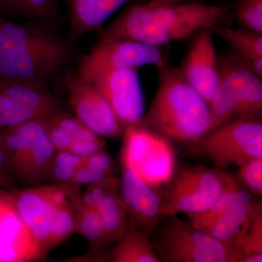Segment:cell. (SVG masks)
<instances>
[{
    "mask_svg": "<svg viewBox=\"0 0 262 262\" xmlns=\"http://www.w3.org/2000/svg\"><path fill=\"white\" fill-rule=\"evenodd\" d=\"M211 27L202 29L193 35L192 43L181 74L188 83L210 104L220 79L219 58Z\"/></svg>",
    "mask_w": 262,
    "mask_h": 262,
    "instance_id": "12",
    "label": "cell"
},
{
    "mask_svg": "<svg viewBox=\"0 0 262 262\" xmlns=\"http://www.w3.org/2000/svg\"><path fill=\"white\" fill-rule=\"evenodd\" d=\"M106 173L101 170L84 165L76 170L74 180L77 184H97L106 178Z\"/></svg>",
    "mask_w": 262,
    "mask_h": 262,
    "instance_id": "31",
    "label": "cell"
},
{
    "mask_svg": "<svg viewBox=\"0 0 262 262\" xmlns=\"http://www.w3.org/2000/svg\"><path fill=\"white\" fill-rule=\"evenodd\" d=\"M103 146V141L99 136L83 125L72 141L69 151L84 160L101 151Z\"/></svg>",
    "mask_w": 262,
    "mask_h": 262,
    "instance_id": "26",
    "label": "cell"
},
{
    "mask_svg": "<svg viewBox=\"0 0 262 262\" xmlns=\"http://www.w3.org/2000/svg\"><path fill=\"white\" fill-rule=\"evenodd\" d=\"M77 169L72 167L66 166V165H55L54 172L55 177L62 182H68L72 180L75 177Z\"/></svg>",
    "mask_w": 262,
    "mask_h": 262,
    "instance_id": "34",
    "label": "cell"
},
{
    "mask_svg": "<svg viewBox=\"0 0 262 262\" xmlns=\"http://www.w3.org/2000/svg\"><path fill=\"white\" fill-rule=\"evenodd\" d=\"M234 10L245 29L262 34V0H236Z\"/></svg>",
    "mask_w": 262,
    "mask_h": 262,
    "instance_id": "25",
    "label": "cell"
},
{
    "mask_svg": "<svg viewBox=\"0 0 262 262\" xmlns=\"http://www.w3.org/2000/svg\"><path fill=\"white\" fill-rule=\"evenodd\" d=\"M236 182L219 168L198 165L184 169L174 173L161 189L162 214L165 217L204 211Z\"/></svg>",
    "mask_w": 262,
    "mask_h": 262,
    "instance_id": "6",
    "label": "cell"
},
{
    "mask_svg": "<svg viewBox=\"0 0 262 262\" xmlns=\"http://www.w3.org/2000/svg\"><path fill=\"white\" fill-rule=\"evenodd\" d=\"M83 203L87 208H95V206H96V203H95L94 198H93L92 194H91L90 192L84 194L83 196Z\"/></svg>",
    "mask_w": 262,
    "mask_h": 262,
    "instance_id": "38",
    "label": "cell"
},
{
    "mask_svg": "<svg viewBox=\"0 0 262 262\" xmlns=\"http://www.w3.org/2000/svg\"><path fill=\"white\" fill-rule=\"evenodd\" d=\"M220 79L209 106L214 127L237 117L259 118L261 77L233 54L219 60Z\"/></svg>",
    "mask_w": 262,
    "mask_h": 262,
    "instance_id": "4",
    "label": "cell"
},
{
    "mask_svg": "<svg viewBox=\"0 0 262 262\" xmlns=\"http://www.w3.org/2000/svg\"><path fill=\"white\" fill-rule=\"evenodd\" d=\"M193 145L216 168L239 167L249 160L262 158L261 120L254 117L232 119L212 128Z\"/></svg>",
    "mask_w": 262,
    "mask_h": 262,
    "instance_id": "7",
    "label": "cell"
},
{
    "mask_svg": "<svg viewBox=\"0 0 262 262\" xmlns=\"http://www.w3.org/2000/svg\"><path fill=\"white\" fill-rule=\"evenodd\" d=\"M115 261L120 262H160L147 234L132 228L122 236L115 252Z\"/></svg>",
    "mask_w": 262,
    "mask_h": 262,
    "instance_id": "21",
    "label": "cell"
},
{
    "mask_svg": "<svg viewBox=\"0 0 262 262\" xmlns=\"http://www.w3.org/2000/svg\"><path fill=\"white\" fill-rule=\"evenodd\" d=\"M70 102L77 119L99 137L121 135L124 127L106 98L93 82L76 77L70 83Z\"/></svg>",
    "mask_w": 262,
    "mask_h": 262,
    "instance_id": "11",
    "label": "cell"
},
{
    "mask_svg": "<svg viewBox=\"0 0 262 262\" xmlns=\"http://www.w3.org/2000/svg\"><path fill=\"white\" fill-rule=\"evenodd\" d=\"M74 220L72 214L62 208L56 207L51 220V239H61L67 237L74 228Z\"/></svg>",
    "mask_w": 262,
    "mask_h": 262,
    "instance_id": "30",
    "label": "cell"
},
{
    "mask_svg": "<svg viewBox=\"0 0 262 262\" xmlns=\"http://www.w3.org/2000/svg\"><path fill=\"white\" fill-rule=\"evenodd\" d=\"M5 132V131H3V129L0 128V147L4 144Z\"/></svg>",
    "mask_w": 262,
    "mask_h": 262,
    "instance_id": "39",
    "label": "cell"
},
{
    "mask_svg": "<svg viewBox=\"0 0 262 262\" xmlns=\"http://www.w3.org/2000/svg\"><path fill=\"white\" fill-rule=\"evenodd\" d=\"M80 229L89 241H96L106 237L101 217L95 208H86L81 219Z\"/></svg>",
    "mask_w": 262,
    "mask_h": 262,
    "instance_id": "29",
    "label": "cell"
},
{
    "mask_svg": "<svg viewBox=\"0 0 262 262\" xmlns=\"http://www.w3.org/2000/svg\"><path fill=\"white\" fill-rule=\"evenodd\" d=\"M166 64L160 48L120 38H99L80 62L77 78L93 82L104 74L120 69Z\"/></svg>",
    "mask_w": 262,
    "mask_h": 262,
    "instance_id": "9",
    "label": "cell"
},
{
    "mask_svg": "<svg viewBox=\"0 0 262 262\" xmlns=\"http://www.w3.org/2000/svg\"><path fill=\"white\" fill-rule=\"evenodd\" d=\"M5 158V155L4 151H3V150L1 149V148H0V166H2V165L4 163Z\"/></svg>",
    "mask_w": 262,
    "mask_h": 262,
    "instance_id": "40",
    "label": "cell"
},
{
    "mask_svg": "<svg viewBox=\"0 0 262 262\" xmlns=\"http://www.w3.org/2000/svg\"><path fill=\"white\" fill-rule=\"evenodd\" d=\"M262 253H253L243 256L239 262H261Z\"/></svg>",
    "mask_w": 262,
    "mask_h": 262,
    "instance_id": "36",
    "label": "cell"
},
{
    "mask_svg": "<svg viewBox=\"0 0 262 262\" xmlns=\"http://www.w3.org/2000/svg\"><path fill=\"white\" fill-rule=\"evenodd\" d=\"M0 90L24 107L34 112L41 119L56 113V101L45 85L0 80Z\"/></svg>",
    "mask_w": 262,
    "mask_h": 262,
    "instance_id": "19",
    "label": "cell"
},
{
    "mask_svg": "<svg viewBox=\"0 0 262 262\" xmlns=\"http://www.w3.org/2000/svg\"><path fill=\"white\" fill-rule=\"evenodd\" d=\"M191 1V0H149L148 2L151 5H162L173 4V3H184V2Z\"/></svg>",
    "mask_w": 262,
    "mask_h": 262,
    "instance_id": "37",
    "label": "cell"
},
{
    "mask_svg": "<svg viewBox=\"0 0 262 262\" xmlns=\"http://www.w3.org/2000/svg\"><path fill=\"white\" fill-rule=\"evenodd\" d=\"M211 29L215 35L228 45L234 56L262 77V34L223 25L214 26Z\"/></svg>",
    "mask_w": 262,
    "mask_h": 262,
    "instance_id": "18",
    "label": "cell"
},
{
    "mask_svg": "<svg viewBox=\"0 0 262 262\" xmlns=\"http://www.w3.org/2000/svg\"><path fill=\"white\" fill-rule=\"evenodd\" d=\"M234 249L239 253V259L246 255L262 253L261 205L253 201L247 222L234 245Z\"/></svg>",
    "mask_w": 262,
    "mask_h": 262,
    "instance_id": "23",
    "label": "cell"
},
{
    "mask_svg": "<svg viewBox=\"0 0 262 262\" xmlns=\"http://www.w3.org/2000/svg\"><path fill=\"white\" fill-rule=\"evenodd\" d=\"M33 239L16 211L0 206V261H19L31 253Z\"/></svg>",
    "mask_w": 262,
    "mask_h": 262,
    "instance_id": "17",
    "label": "cell"
},
{
    "mask_svg": "<svg viewBox=\"0 0 262 262\" xmlns=\"http://www.w3.org/2000/svg\"><path fill=\"white\" fill-rule=\"evenodd\" d=\"M252 203L251 192L239 185L227 206L201 230L234 248L247 222Z\"/></svg>",
    "mask_w": 262,
    "mask_h": 262,
    "instance_id": "14",
    "label": "cell"
},
{
    "mask_svg": "<svg viewBox=\"0 0 262 262\" xmlns=\"http://www.w3.org/2000/svg\"><path fill=\"white\" fill-rule=\"evenodd\" d=\"M56 164L77 169L84 165V160L70 151H61L56 156Z\"/></svg>",
    "mask_w": 262,
    "mask_h": 262,
    "instance_id": "33",
    "label": "cell"
},
{
    "mask_svg": "<svg viewBox=\"0 0 262 262\" xmlns=\"http://www.w3.org/2000/svg\"><path fill=\"white\" fill-rule=\"evenodd\" d=\"M229 15L227 7L198 3L129 5L99 38H120L155 47L182 40L202 29L223 25Z\"/></svg>",
    "mask_w": 262,
    "mask_h": 262,
    "instance_id": "1",
    "label": "cell"
},
{
    "mask_svg": "<svg viewBox=\"0 0 262 262\" xmlns=\"http://www.w3.org/2000/svg\"><path fill=\"white\" fill-rule=\"evenodd\" d=\"M95 209L101 217L106 238L110 241L121 239L127 232L128 215L121 196L107 190Z\"/></svg>",
    "mask_w": 262,
    "mask_h": 262,
    "instance_id": "20",
    "label": "cell"
},
{
    "mask_svg": "<svg viewBox=\"0 0 262 262\" xmlns=\"http://www.w3.org/2000/svg\"><path fill=\"white\" fill-rule=\"evenodd\" d=\"M130 0H67L71 37L79 38L101 28Z\"/></svg>",
    "mask_w": 262,
    "mask_h": 262,
    "instance_id": "15",
    "label": "cell"
},
{
    "mask_svg": "<svg viewBox=\"0 0 262 262\" xmlns=\"http://www.w3.org/2000/svg\"><path fill=\"white\" fill-rule=\"evenodd\" d=\"M56 207L49 198L37 192H24L16 203V213L34 241L51 239V220Z\"/></svg>",
    "mask_w": 262,
    "mask_h": 262,
    "instance_id": "16",
    "label": "cell"
},
{
    "mask_svg": "<svg viewBox=\"0 0 262 262\" xmlns=\"http://www.w3.org/2000/svg\"><path fill=\"white\" fill-rule=\"evenodd\" d=\"M93 83L106 98L124 129L140 125L144 116V98L136 69L111 71Z\"/></svg>",
    "mask_w": 262,
    "mask_h": 262,
    "instance_id": "10",
    "label": "cell"
},
{
    "mask_svg": "<svg viewBox=\"0 0 262 262\" xmlns=\"http://www.w3.org/2000/svg\"><path fill=\"white\" fill-rule=\"evenodd\" d=\"M55 150L47 130L22 158L29 160L28 163L34 168H42L53 158Z\"/></svg>",
    "mask_w": 262,
    "mask_h": 262,
    "instance_id": "28",
    "label": "cell"
},
{
    "mask_svg": "<svg viewBox=\"0 0 262 262\" xmlns=\"http://www.w3.org/2000/svg\"><path fill=\"white\" fill-rule=\"evenodd\" d=\"M50 201L56 207H62L65 203V195L60 191H56L52 193L51 195L48 196Z\"/></svg>",
    "mask_w": 262,
    "mask_h": 262,
    "instance_id": "35",
    "label": "cell"
},
{
    "mask_svg": "<svg viewBox=\"0 0 262 262\" xmlns=\"http://www.w3.org/2000/svg\"><path fill=\"white\" fill-rule=\"evenodd\" d=\"M37 119L41 118L34 112L15 102L0 90V128H11Z\"/></svg>",
    "mask_w": 262,
    "mask_h": 262,
    "instance_id": "24",
    "label": "cell"
},
{
    "mask_svg": "<svg viewBox=\"0 0 262 262\" xmlns=\"http://www.w3.org/2000/svg\"><path fill=\"white\" fill-rule=\"evenodd\" d=\"M122 162L157 190L175 173L176 155L170 141L141 125L125 127Z\"/></svg>",
    "mask_w": 262,
    "mask_h": 262,
    "instance_id": "8",
    "label": "cell"
},
{
    "mask_svg": "<svg viewBox=\"0 0 262 262\" xmlns=\"http://www.w3.org/2000/svg\"><path fill=\"white\" fill-rule=\"evenodd\" d=\"M70 54L67 43L42 26L0 17V80L45 85Z\"/></svg>",
    "mask_w": 262,
    "mask_h": 262,
    "instance_id": "2",
    "label": "cell"
},
{
    "mask_svg": "<svg viewBox=\"0 0 262 262\" xmlns=\"http://www.w3.org/2000/svg\"><path fill=\"white\" fill-rule=\"evenodd\" d=\"M168 218L155 229L151 241L160 261L239 262L234 248L196 229L177 215Z\"/></svg>",
    "mask_w": 262,
    "mask_h": 262,
    "instance_id": "5",
    "label": "cell"
},
{
    "mask_svg": "<svg viewBox=\"0 0 262 262\" xmlns=\"http://www.w3.org/2000/svg\"><path fill=\"white\" fill-rule=\"evenodd\" d=\"M84 164L107 174L113 166V160L106 153L100 151L84 159Z\"/></svg>",
    "mask_w": 262,
    "mask_h": 262,
    "instance_id": "32",
    "label": "cell"
},
{
    "mask_svg": "<svg viewBox=\"0 0 262 262\" xmlns=\"http://www.w3.org/2000/svg\"><path fill=\"white\" fill-rule=\"evenodd\" d=\"M140 125L170 141L195 142L214 127L209 104L180 71L158 67V86Z\"/></svg>",
    "mask_w": 262,
    "mask_h": 262,
    "instance_id": "3",
    "label": "cell"
},
{
    "mask_svg": "<svg viewBox=\"0 0 262 262\" xmlns=\"http://www.w3.org/2000/svg\"><path fill=\"white\" fill-rule=\"evenodd\" d=\"M59 0H0V11L13 16L46 20L58 11Z\"/></svg>",
    "mask_w": 262,
    "mask_h": 262,
    "instance_id": "22",
    "label": "cell"
},
{
    "mask_svg": "<svg viewBox=\"0 0 262 262\" xmlns=\"http://www.w3.org/2000/svg\"><path fill=\"white\" fill-rule=\"evenodd\" d=\"M121 198L127 213L134 222L132 228L149 235L163 218L160 193L141 180L129 167L123 165Z\"/></svg>",
    "mask_w": 262,
    "mask_h": 262,
    "instance_id": "13",
    "label": "cell"
},
{
    "mask_svg": "<svg viewBox=\"0 0 262 262\" xmlns=\"http://www.w3.org/2000/svg\"><path fill=\"white\" fill-rule=\"evenodd\" d=\"M241 182L258 195L262 194V158L249 160L239 167Z\"/></svg>",
    "mask_w": 262,
    "mask_h": 262,
    "instance_id": "27",
    "label": "cell"
}]
</instances>
